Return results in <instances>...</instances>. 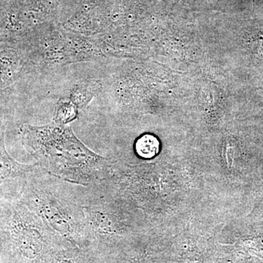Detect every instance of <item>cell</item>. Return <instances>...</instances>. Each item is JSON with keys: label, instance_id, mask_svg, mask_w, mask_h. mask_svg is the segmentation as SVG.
<instances>
[{"label": "cell", "instance_id": "277c9868", "mask_svg": "<svg viewBox=\"0 0 263 263\" xmlns=\"http://www.w3.org/2000/svg\"><path fill=\"white\" fill-rule=\"evenodd\" d=\"M37 167V164H26L10 157L5 144V127L0 128V186L15 179L24 180Z\"/></svg>", "mask_w": 263, "mask_h": 263}, {"label": "cell", "instance_id": "6da1fadb", "mask_svg": "<svg viewBox=\"0 0 263 263\" xmlns=\"http://www.w3.org/2000/svg\"><path fill=\"white\" fill-rule=\"evenodd\" d=\"M24 148L45 172L67 181L88 186L108 179L111 163L85 146L70 126L53 122L21 128Z\"/></svg>", "mask_w": 263, "mask_h": 263}, {"label": "cell", "instance_id": "5b68a950", "mask_svg": "<svg viewBox=\"0 0 263 263\" xmlns=\"http://www.w3.org/2000/svg\"><path fill=\"white\" fill-rule=\"evenodd\" d=\"M160 143L158 140L152 135H145L136 142L137 154L142 158H153L158 153Z\"/></svg>", "mask_w": 263, "mask_h": 263}, {"label": "cell", "instance_id": "8992f818", "mask_svg": "<svg viewBox=\"0 0 263 263\" xmlns=\"http://www.w3.org/2000/svg\"><path fill=\"white\" fill-rule=\"evenodd\" d=\"M76 117H77L76 109L72 105L65 104L57 110L53 122L66 125L71 121L74 120Z\"/></svg>", "mask_w": 263, "mask_h": 263}, {"label": "cell", "instance_id": "3957f363", "mask_svg": "<svg viewBox=\"0 0 263 263\" xmlns=\"http://www.w3.org/2000/svg\"><path fill=\"white\" fill-rule=\"evenodd\" d=\"M60 239L17 197H0V242L26 263L39 262Z\"/></svg>", "mask_w": 263, "mask_h": 263}, {"label": "cell", "instance_id": "7a4b0ae2", "mask_svg": "<svg viewBox=\"0 0 263 263\" xmlns=\"http://www.w3.org/2000/svg\"><path fill=\"white\" fill-rule=\"evenodd\" d=\"M18 196L60 239L78 246L91 239L78 184L51 176L37 165L22 181Z\"/></svg>", "mask_w": 263, "mask_h": 263}]
</instances>
